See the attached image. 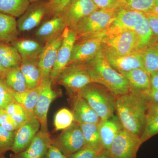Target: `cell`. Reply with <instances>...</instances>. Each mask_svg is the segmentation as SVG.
<instances>
[{
  "label": "cell",
  "instance_id": "52a82bcc",
  "mask_svg": "<svg viewBox=\"0 0 158 158\" xmlns=\"http://www.w3.org/2000/svg\"><path fill=\"white\" fill-rule=\"evenodd\" d=\"M141 144L140 138L123 129L114 139L109 154L111 158H136Z\"/></svg>",
  "mask_w": 158,
  "mask_h": 158
},
{
  "label": "cell",
  "instance_id": "74e56055",
  "mask_svg": "<svg viewBox=\"0 0 158 158\" xmlns=\"http://www.w3.org/2000/svg\"><path fill=\"white\" fill-rule=\"evenodd\" d=\"M98 9L118 11L125 8L126 0H93Z\"/></svg>",
  "mask_w": 158,
  "mask_h": 158
},
{
  "label": "cell",
  "instance_id": "7a4b0ae2",
  "mask_svg": "<svg viewBox=\"0 0 158 158\" xmlns=\"http://www.w3.org/2000/svg\"><path fill=\"white\" fill-rule=\"evenodd\" d=\"M83 65L88 71L92 83L104 86L116 98L130 91L127 80L110 65L102 49L93 59Z\"/></svg>",
  "mask_w": 158,
  "mask_h": 158
},
{
  "label": "cell",
  "instance_id": "d6986e66",
  "mask_svg": "<svg viewBox=\"0 0 158 158\" xmlns=\"http://www.w3.org/2000/svg\"><path fill=\"white\" fill-rule=\"evenodd\" d=\"M98 127L104 151L109 154L114 139L124 128L117 115L106 120H101Z\"/></svg>",
  "mask_w": 158,
  "mask_h": 158
},
{
  "label": "cell",
  "instance_id": "cb8c5ba5",
  "mask_svg": "<svg viewBox=\"0 0 158 158\" xmlns=\"http://www.w3.org/2000/svg\"><path fill=\"white\" fill-rule=\"evenodd\" d=\"M19 35L15 18L0 12V42L11 44L18 39Z\"/></svg>",
  "mask_w": 158,
  "mask_h": 158
},
{
  "label": "cell",
  "instance_id": "816d5d0a",
  "mask_svg": "<svg viewBox=\"0 0 158 158\" xmlns=\"http://www.w3.org/2000/svg\"><path fill=\"white\" fill-rule=\"evenodd\" d=\"M47 1L50 2L52 0H30V3L34 2H39V1Z\"/></svg>",
  "mask_w": 158,
  "mask_h": 158
},
{
  "label": "cell",
  "instance_id": "484cf974",
  "mask_svg": "<svg viewBox=\"0 0 158 158\" xmlns=\"http://www.w3.org/2000/svg\"><path fill=\"white\" fill-rule=\"evenodd\" d=\"M0 62L7 70L19 67L22 59L17 50L9 44L0 42Z\"/></svg>",
  "mask_w": 158,
  "mask_h": 158
},
{
  "label": "cell",
  "instance_id": "4fadbf2b",
  "mask_svg": "<svg viewBox=\"0 0 158 158\" xmlns=\"http://www.w3.org/2000/svg\"><path fill=\"white\" fill-rule=\"evenodd\" d=\"M76 40V34L74 31L66 27L64 39L58 51L56 62L51 72L50 77L52 82L55 81L61 72L68 65L73 48Z\"/></svg>",
  "mask_w": 158,
  "mask_h": 158
},
{
  "label": "cell",
  "instance_id": "e0dca14e",
  "mask_svg": "<svg viewBox=\"0 0 158 158\" xmlns=\"http://www.w3.org/2000/svg\"><path fill=\"white\" fill-rule=\"evenodd\" d=\"M40 129V123L36 117L20 126L15 131L11 151L14 154H18L25 150L31 144Z\"/></svg>",
  "mask_w": 158,
  "mask_h": 158
},
{
  "label": "cell",
  "instance_id": "f6af8a7d",
  "mask_svg": "<svg viewBox=\"0 0 158 158\" xmlns=\"http://www.w3.org/2000/svg\"><path fill=\"white\" fill-rule=\"evenodd\" d=\"M147 15L153 34L158 38V16L149 15Z\"/></svg>",
  "mask_w": 158,
  "mask_h": 158
},
{
  "label": "cell",
  "instance_id": "2e32d148",
  "mask_svg": "<svg viewBox=\"0 0 158 158\" xmlns=\"http://www.w3.org/2000/svg\"><path fill=\"white\" fill-rule=\"evenodd\" d=\"M47 19L37 27L34 33L35 40L44 44L59 37L66 28L60 14Z\"/></svg>",
  "mask_w": 158,
  "mask_h": 158
},
{
  "label": "cell",
  "instance_id": "d6a6232c",
  "mask_svg": "<svg viewBox=\"0 0 158 158\" xmlns=\"http://www.w3.org/2000/svg\"><path fill=\"white\" fill-rule=\"evenodd\" d=\"M5 110L20 126L35 117L34 113H30L17 103H11Z\"/></svg>",
  "mask_w": 158,
  "mask_h": 158
},
{
  "label": "cell",
  "instance_id": "9c48e42d",
  "mask_svg": "<svg viewBox=\"0 0 158 158\" xmlns=\"http://www.w3.org/2000/svg\"><path fill=\"white\" fill-rule=\"evenodd\" d=\"M53 144L66 156L77 152L85 146V140L79 124L73 122L69 127L63 130Z\"/></svg>",
  "mask_w": 158,
  "mask_h": 158
},
{
  "label": "cell",
  "instance_id": "f1b7e54d",
  "mask_svg": "<svg viewBox=\"0 0 158 158\" xmlns=\"http://www.w3.org/2000/svg\"><path fill=\"white\" fill-rule=\"evenodd\" d=\"M40 90L39 85L32 90H27L22 92H14L11 90V93L14 102L19 104L30 113H34L39 97Z\"/></svg>",
  "mask_w": 158,
  "mask_h": 158
},
{
  "label": "cell",
  "instance_id": "ffe728a7",
  "mask_svg": "<svg viewBox=\"0 0 158 158\" xmlns=\"http://www.w3.org/2000/svg\"><path fill=\"white\" fill-rule=\"evenodd\" d=\"M146 16L142 11L122 8L117 11L115 20L109 28L133 31L142 23Z\"/></svg>",
  "mask_w": 158,
  "mask_h": 158
},
{
  "label": "cell",
  "instance_id": "f907efd6",
  "mask_svg": "<svg viewBox=\"0 0 158 158\" xmlns=\"http://www.w3.org/2000/svg\"><path fill=\"white\" fill-rule=\"evenodd\" d=\"M98 158H111L110 155L108 153L103 152L100 155Z\"/></svg>",
  "mask_w": 158,
  "mask_h": 158
},
{
  "label": "cell",
  "instance_id": "7c38bea8",
  "mask_svg": "<svg viewBox=\"0 0 158 158\" xmlns=\"http://www.w3.org/2000/svg\"><path fill=\"white\" fill-rule=\"evenodd\" d=\"M47 1L30 3L27 9L17 20L19 32H27L37 28L47 14Z\"/></svg>",
  "mask_w": 158,
  "mask_h": 158
},
{
  "label": "cell",
  "instance_id": "e575fe53",
  "mask_svg": "<svg viewBox=\"0 0 158 158\" xmlns=\"http://www.w3.org/2000/svg\"><path fill=\"white\" fill-rule=\"evenodd\" d=\"M158 134V115L147 114L144 131L140 137L143 143L149 138Z\"/></svg>",
  "mask_w": 158,
  "mask_h": 158
},
{
  "label": "cell",
  "instance_id": "ee69618b",
  "mask_svg": "<svg viewBox=\"0 0 158 158\" xmlns=\"http://www.w3.org/2000/svg\"><path fill=\"white\" fill-rule=\"evenodd\" d=\"M45 158H67L54 144H52L49 148Z\"/></svg>",
  "mask_w": 158,
  "mask_h": 158
},
{
  "label": "cell",
  "instance_id": "8d00e7d4",
  "mask_svg": "<svg viewBox=\"0 0 158 158\" xmlns=\"http://www.w3.org/2000/svg\"><path fill=\"white\" fill-rule=\"evenodd\" d=\"M125 8L147 13L154 7L155 0H126Z\"/></svg>",
  "mask_w": 158,
  "mask_h": 158
},
{
  "label": "cell",
  "instance_id": "d590c367",
  "mask_svg": "<svg viewBox=\"0 0 158 158\" xmlns=\"http://www.w3.org/2000/svg\"><path fill=\"white\" fill-rule=\"evenodd\" d=\"M15 132L9 131L0 126V156L11 150L14 143Z\"/></svg>",
  "mask_w": 158,
  "mask_h": 158
},
{
  "label": "cell",
  "instance_id": "f5cc1de1",
  "mask_svg": "<svg viewBox=\"0 0 158 158\" xmlns=\"http://www.w3.org/2000/svg\"><path fill=\"white\" fill-rule=\"evenodd\" d=\"M158 6V0H155V6Z\"/></svg>",
  "mask_w": 158,
  "mask_h": 158
},
{
  "label": "cell",
  "instance_id": "8992f818",
  "mask_svg": "<svg viewBox=\"0 0 158 158\" xmlns=\"http://www.w3.org/2000/svg\"><path fill=\"white\" fill-rule=\"evenodd\" d=\"M54 82L62 85L70 92L77 93L92 83L88 71L83 65H70L66 66Z\"/></svg>",
  "mask_w": 158,
  "mask_h": 158
},
{
  "label": "cell",
  "instance_id": "d4e9b609",
  "mask_svg": "<svg viewBox=\"0 0 158 158\" xmlns=\"http://www.w3.org/2000/svg\"><path fill=\"white\" fill-rule=\"evenodd\" d=\"M38 60L22 62L19 68L25 78L28 90L38 87L41 81V73Z\"/></svg>",
  "mask_w": 158,
  "mask_h": 158
},
{
  "label": "cell",
  "instance_id": "277c9868",
  "mask_svg": "<svg viewBox=\"0 0 158 158\" xmlns=\"http://www.w3.org/2000/svg\"><path fill=\"white\" fill-rule=\"evenodd\" d=\"M138 45L137 35L132 30L109 28L102 39V49L117 55L138 50Z\"/></svg>",
  "mask_w": 158,
  "mask_h": 158
},
{
  "label": "cell",
  "instance_id": "7402d4cb",
  "mask_svg": "<svg viewBox=\"0 0 158 158\" xmlns=\"http://www.w3.org/2000/svg\"><path fill=\"white\" fill-rule=\"evenodd\" d=\"M72 112L74 122L78 124L92 123L98 125L101 120L86 100L78 95L75 102Z\"/></svg>",
  "mask_w": 158,
  "mask_h": 158
},
{
  "label": "cell",
  "instance_id": "ac0fdd59",
  "mask_svg": "<svg viewBox=\"0 0 158 158\" xmlns=\"http://www.w3.org/2000/svg\"><path fill=\"white\" fill-rule=\"evenodd\" d=\"M53 144L49 133L39 131L28 147L23 151L14 154L12 158H45L49 148Z\"/></svg>",
  "mask_w": 158,
  "mask_h": 158
},
{
  "label": "cell",
  "instance_id": "7dc6e473",
  "mask_svg": "<svg viewBox=\"0 0 158 158\" xmlns=\"http://www.w3.org/2000/svg\"><path fill=\"white\" fill-rule=\"evenodd\" d=\"M147 114L158 115V103H148Z\"/></svg>",
  "mask_w": 158,
  "mask_h": 158
},
{
  "label": "cell",
  "instance_id": "603a6c76",
  "mask_svg": "<svg viewBox=\"0 0 158 158\" xmlns=\"http://www.w3.org/2000/svg\"><path fill=\"white\" fill-rule=\"evenodd\" d=\"M122 74L128 82L130 90L143 92L150 89L149 74L143 69H135Z\"/></svg>",
  "mask_w": 158,
  "mask_h": 158
},
{
  "label": "cell",
  "instance_id": "b9f144b4",
  "mask_svg": "<svg viewBox=\"0 0 158 158\" xmlns=\"http://www.w3.org/2000/svg\"><path fill=\"white\" fill-rule=\"evenodd\" d=\"M102 153L92 148L85 146L77 152L68 156L67 158H98Z\"/></svg>",
  "mask_w": 158,
  "mask_h": 158
},
{
  "label": "cell",
  "instance_id": "4dcf8cb0",
  "mask_svg": "<svg viewBox=\"0 0 158 158\" xmlns=\"http://www.w3.org/2000/svg\"><path fill=\"white\" fill-rule=\"evenodd\" d=\"M144 69L149 74L158 72V45L148 46L141 50Z\"/></svg>",
  "mask_w": 158,
  "mask_h": 158
},
{
  "label": "cell",
  "instance_id": "c3c4849f",
  "mask_svg": "<svg viewBox=\"0 0 158 158\" xmlns=\"http://www.w3.org/2000/svg\"><path fill=\"white\" fill-rule=\"evenodd\" d=\"M145 13L146 15H154L158 16V6H155L151 10H150L147 13Z\"/></svg>",
  "mask_w": 158,
  "mask_h": 158
},
{
  "label": "cell",
  "instance_id": "9a60e30c",
  "mask_svg": "<svg viewBox=\"0 0 158 158\" xmlns=\"http://www.w3.org/2000/svg\"><path fill=\"white\" fill-rule=\"evenodd\" d=\"M65 31L59 37L44 44L38 61L41 71V81L50 77L51 72L56 62L58 51L64 39Z\"/></svg>",
  "mask_w": 158,
  "mask_h": 158
},
{
  "label": "cell",
  "instance_id": "5bb4252c",
  "mask_svg": "<svg viewBox=\"0 0 158 158\" xmlns=\"http://www.w3.org/2000/svg\"><path fill=\"white\" fill-rule=\"evenodd\" d=\"M102 51L110 65L120 73L123 74L137 68L144 69L140 51L125 55H117Z\"/></svg>",
  "mask_w": 158,
  "mask_h": 158
},
{
  "label": "cell",
  "instance_id": "681fc988",
  "mask_svg": "<svg viewBox=\"0 0 158 158\" xmlns=\"http://www.w3.org/2000/svg\"><path fill=\"white\" fill-rule=\"evenodd\" d=\"M7 70H8L4 68V66H3L1 62H0V77L1 78H2L5 76Z\"/></svg>",
  "mask_w": 158,
  "mask_h": 158
},
{
  "label": "cell",
  "instance_id": "4316f807",
  "mask_svg": "<svg viewBox=\"0 0 158 158\" xmlns=\"http://www.w3.org/2000/svg\"><path fill=\"white\" fill-rule=\"evenodd\" d=\"M2 78L7 87L13 92H22L28 90L25 78L19 67L7 70Z\"/></svg>",
  "mask_w": 158,
  "mask_h": 158
},
{
  "label": "cell",
  "instance_id": "db71d44e",
  "mask_svg": "<svg viewBox=\"0 0 158 158\" xmlns=\"http://www.w3.org/2000/svg\"><path fill=\"white\" fill-rule=\"evenodd\" d=\"M0 158H6V157L4 156H0Z\"/></svg>",
  "mask_w": 158,
  "mask_h": 158
},
{
  "label": "cell",
  "instance_id": "5b68a950",
  "mask_svg": "<svg viewBox=\"0 0 158 158\" xmlns=\"http://www.w3.org/2000/svg\"><path fill=\"white\" fill-rule=\"evenodd\" d=\"M92 84L80 90L78 95L86 100L101 120L111 118L116 111V98Z\"/></svg>",
  "mask_w": 158,
  "mask_h": 158
},
{
  "label": "cell",
  "instance_id": "83f0119b",
  "mask_svg": "<svg viewBox=\"0 0 158 158\" xmlns=\"http://www.w3.org/2000/svg\"><path fill=\"white\" fill-rule=\"evenodd\" d=\"M85 140V146L99 152H104L99 133L98 125L92 123L79 124Z\"/></svg>",
  "mask_w": 158,
  "mask_h": 158
},
{
  "label": "cell",
  "instance_id": "f546056e",
  "mask_svg": "<svg viewBox=\"0 0 158 158\" xmlns=\"http://www.w3.org/2000/svg\"><path fill=\"white\" fill-rule=\"evenodd\" d=\"M30 0H0V12L19 18L30 4Z\"/></svg>",
  "mask_w": 158,
  "mask_h": 158
},
{
  "label": "cell",
  "instance_id": "ab89813d",
  "mask_svg": "<svg viewBox=\"0 0 158 158\" xmlns=\"http://www.w3.org/2000/svg\"><path fill=\"white\" fill-rule=\"evenodd\" d=\"M0 126L11 132H15L20 126L5 110H0Z\"/></svg>",
  "mask_w": 158,
  "mask_h": 158
},
{
  "label": "cell",
  "instance_id": "3957f363",
  "mask_svg": "<svg viewBox=\"0 0 158 158\" xmlns=\"http://www.w3.org/2000/svg\"><path fill=\"white\" fill-rule=\"evenodd\" d=\"M117 11L98 9L70 29L76 34L77 40L103 36L115 20Z\"/></svg>",
  "mask_w": 158,
  "mask_h": 158
},
{
  "label": "cell",
  "instance_id": "6da1fadb",
  "mask_svg": "<svg viewBox=\"0 0 158 158\" xmlns=\"http://www.w3.org/2000/svg\"><path fill=\"white\" fill-rule=\"evenodd\" d=\"M148 102L138 91L116 98V111L123 128L140 138L144 131L147 116Z\"/></svg>",
  "mask_w": 158,
  "mask_h": 158
},
{
  "label": "cell",
  "instance_id": "44dd1931",
  "mask_svg": "<svg viewBox=\"0 0 158 158\" xmlns=\"http://www.w3.org/2000/svg\"><path fill=\"white\" fill-rule=\"evenodd\" d=\"M11 44L17 50L22 62L38 60L44 46L36 40L28 38H18Z\"/></svg>",
  "mask_w": 158,
  "mask_h": 158
},
{
  "label": "cell",
  "instance_id": "836d02e7",
  "mask_svg": "<svg viewBox=\"0 0 158 158\" xmlns=\"http://www.w3.org/2000/svg\"><path fill=\"white\" fill-rule=\"evenodd\" d=\"M73 122V113L66 108H62L59 110L54 117V126L56 131L65 130Z\"/></svg>",
  "mask_w": 158,
  "mask_h": 158
},
{
  "label": "cell",
  "instance_id": "ba28073f",
  "mask_svg": "<svg viewBox=\"0 0 158 158\" xmlns=\"http://www.w3.org/2000/svg\"><path fill=\"white\" fill-rule=\"evenodd\" d=\"M98 9L93 0H70L59 14L66 27L72 29Z\"/></svg>",
  "mask_w": 158,
  "mask_h": 158
},
{
  "label": "cell",
  "instance_id": "7bdbcfd3",
  "mask_svg": "<svg viewBox=\"0 0 158 158\" xmlns=\"http://www.w3.org/2000/svg\"><path fill=\"white\" fill-rule=\"evenodd\" d=\"M138 92L145 99L148 103H158V90L150 88L146 91Z\"/></svg>",
  "mask_w": 158,
  "mask_h": 158
},
{
  "label": "cell",
  "instance_id": "8fae6325",
  "mask_svg": "<svg viewBox=\"0 0 158 158\" xmlns=\"http://www.w3.org/2000/svg\"><path fill=\"white\" fill-rule=\"evenodd\" d=\"M50 77L41 81L38 100L34 110V115L40 123V131L48 133L47 116L50 106L56 97L57 94L52 88Z\"/></svg>",
  "mask_w": 158,
  "mask_h": 158
},
{
  "label": "cell",
  "instance_id": "60d3db41",
  "mask_svg": "<svg viewBox=\"0 0 158 158\" xmlns=\"http://www.w3.org/2000/svg\"><path fill=\"white\" fill-rule=\"evenodd\" d=\"M70 0H52L47 4V18L60 14Z\"/></svg>",
  "mask_w": 158,
  "mask_h": 158
},
{
  "label": "cell",
  "instance_id": "30bf717a",
  "mask_svg": "<svg viewBox=\"0 0 158 158\" xmlns=\"http://www.w3.org/2000/svg\"><path fill=\"white\" fill-rule=\"evenodd\" d=\"M103 36L76 40L67 66L83 65L93 59L101 50Z\"/></svg>",
  "mask_w": 158,
  "mask_h": 158
},
{
  "label": "cell",
  "instance_id": "1f68e13d",
  "mask_svg": "<svg viewBox=\"0 0 158 158\" xmlns=\"http://www.w3.org/2000/svg\"><path fill=\"white\" fill-rule=\"evenodd\" d=\"M133 31L135 33L138 38V50H141L150 44L153 34L147 15L142 23L137 26Z\"/></svg>",
  "mask_w": 158,
  "mask_h": 158
},
{
  "label": "cell",
  "instance_id": "f35d334b",
  "mask_svg": "<svg viewBox=\"0 0 158 158\" xmlns=\"http://www.w3.org/2000/svg\"><path fill=\"white\" fill-rule=\"evenodd\" d=\"M12 102H14L11 96V90L0 77V110H5Z\"/></svg>",
  "mask_w": 158,
  "mask_h": 158
},
{
  "label": "cell",
  "instance_id": "bcb514c9",
  "mask_svg": "<svg viewBox=\"0 0 158 158\" xmlns=\"http://www.w3.org/2000/svg\"><path fill=\"white\" fill-rule=\"evenodd\" d=\"M150 78L151 88L158 90V72L149 74Z\"/></svg>",
  "mask_w": 158,
  "mask_h": 158
}]
</instances>
